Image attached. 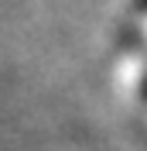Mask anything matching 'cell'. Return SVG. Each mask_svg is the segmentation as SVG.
Masks as SVG:
<instances>
[{"label":"cell","instance_id":"cell-1","mask_svg":"<svg viewBox=\"0 0 147 151\" xmlns=\"http://www.w3.org/2000/svg\"><path fill=\"white\" fill-rule=\"evenodd\" d=\"M133 31L140 35V41H144V48H147V0L133 10ZM127 79H130L133 96L147 106V52H140L137 62H130V76H127Z\"/></svg>","mask_w":147,"mask_h":151}]
</instances>
